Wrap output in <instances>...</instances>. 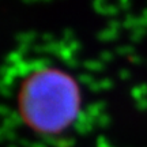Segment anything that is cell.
I'll list each match as a JSON object with an SVG mask.
<instances>
[{
  "instance_id": "cell-1",
  "label": "cell",
  "mask_w": 147,
  "mask_h": 147,
  "mask_svg": "<svg viewBox=\"0 0 147 147\" xmlns=\"http://www.w3.org/2000/svg\"><path fill=\"white\" fill-rule=\"evenodd\" d=\"M16 105L33 131L57 135L74 125L80 112V90L72 75L51 65L32 68L21 79Z\"/></svg>"
}]
</instances>
